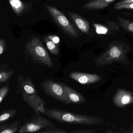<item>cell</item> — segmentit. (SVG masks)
Here are the masks:
<instances>
[{
  "mask_svg": "<svg viewBox=\"0 0 133 133\" xmlns=\"http://www.w3.org/2000/svg\"><path fill=\"white\" fill-rule=\"evenodd\" d=\"M44 41L48 48L51 53L54 55H58L59 54V49L57 45L50 40L48 36L45 37Z\"/></svg>",
  "mask_w": 133,
  "mask_h": 133,
  "instance_id": "e0dca14e",
  "label": "cell"
},
{
  "mask_svg": "<svg viewBox=\"0 0 133 133\" xmlns=\"http://www.w3.org/2000/svg\"><path fill=\"white\" fill-rule=\"evenodd\" d=\"M96 130H77L76 131L68 132V133H93L96 132Z\"/></svg>",
  "mask_w": 133,
  "mask_h": 133,
  "instance_id": "484cf974",
  "label": "cell"
},
{
  "mask_svg": "<svg viewBox=\"0 0 133 133\" xmlns=\"http://www.w3.org/2000/svg\"><path fill=\"white\" fill-rule=\"evenodd\" d=\"M68 14L81 31L86 34L89 33L90 25L87 20L74 12H68Z\"/></svg>",
  "mask_w": 133,
  "mask_h": 133,
  "instance_id": "7c38bea8",
  "label": "cell"
},
{
  "mask_svg": "<svg viewBox=\"0 0 133 133\" xmlns=\"http://www.w3.org/2000/svg\"><path fill=\"white\" fill-rule=\"evenodd\" d=\"M128 52V49L122 44L112 43L104 53L95 59L94 62L99 67H104L114 62H119L127 65L129 62L127 57Z\"/></svg>",
  "mask_w": 133,
  "mask_h": 133,
  "instance_id": "7a4b0ae2",
  "label": "cell"
},
{
  "mask_svg": "<svg viewBox=\"0 0 133 133\" xmlns=\"http://www.w3.org/2000/svg\"><path fill=\"white\" fill-rule=\"evenodd\" d=\"M70 104H81L86 102L85 98L77 91L62 83Z\"/></svg>",
  "mask_w": 133,
  "mask_h": 133,
  "instance_id": "8fae6325",
  "label": "cell"
},
{
  "mask_svg": "<svg viewBox=\"0 0 133 133\" xmlns=\"http://www.w3.org/2000/svg\"><path fill=\"white\" fill-rule=\"evenodd\" d=\"M130 3H133V0H122L120 1H119V2L116 3V4H115V6Z\"/></svg>",
  "mask_w": 133,
  "mask_h": 133,
  "instance_id": "4316f807",
  "label": "cell"
},
{
  "mask_svg": "<svg viewBox=\"0 0 133 133\" xmlns=\"http://www.w3.org/2000/svg\"><path fill=\"white\" fill-rule=\"evenodd\" d=\"M26 49L34 62L49 67L53 66L52 59L39 38L31 39L26 44Z\"/></svg>",
  "mask_w": 133,
  "mask_h": 133,
  "instance_id": "3957f363",
  "label": "cell"
},
{
  "mask_svg": "<svg viewBox=\"0 0 133 133\" xmlns=\"http://www.w3.org/2000/svg\"><path fill=\"white\" fill-rule=\"evenodd\" d=\"M1 27V22H0V27Z\"/></svg>",
  "mask_w": 133,
  "mask_h": 133,
  "instance_id": "83f0119b",
  "label": "cell"
},
{
  "mask_svg": "<svg viewBox=\"0 0 133 133\" xmlns=\"http://www.w3.org/2000/svg\"><path fill=\"white\" fill-rule=\"evenodd\" d=\"M5 48V41L2 38H0V55L4 53Z\"/></svg>",
  "mask_w": 133,
  "mask_h": 133,
  "instance_id": "cb8c5ba5",
  "label": "cell"
},
{
  "mask_svg": "<svg viewBox=\"0 0 133 133\" xmlns=\"http://www.w3.org/2000/svg\"><path fill=\"white\" fill-rule=\"evenodd\" d=\"M115 8L117 10H122V9H131L133 10V3H127L119 5H115Z\"/></svg>",
  "mask_w": 133,
  "mask_h": 133,
  "instance_id": "603a6c76",
  "label": "cell"
},
{
  "mask_svg": "<svg viewBox=\"0 0 133 133\" xmlns=\"http://www.w3.org/2000/svg\"><path fill=\"white\" fill-rule=\"evenodd\" d=\"M114 104L119 108L133 104V95L130 91L118 88L113 98Z\"/></svg>",
  "mask_w": 133,
  "mask_h": 133,
  "instance_id": "ba28073f",
  "label": "cell"
},
{
  "mask_svg": "<svg viewBox=\"0 0 133 133\" xmlns=\"http://www.w3.org/2000/svg\"><path fill=\"white\" fill-rule=\"evenodd\" d=\"M17 111L15 109H9L3 112L0 115V124L8 121V119L14 117Z\"/></svg>",
  "mask_w": 133,
  "mask_h": 133,
  "instance_id": "d6986e66",
  "label": "cell"
},
{
  "mask_svg": "<svg viewBox=\"0 0 133 133\" xmlns=\"http://www.w3.org/2000/svg\"><path fill=\"white\" fill-rule=\"evenodd\" d=\"M37 133H65L66 131L64 130L58 129L55 126L54 124L49 126L44 129L43 131H38Z\"/></svg>",
  "mask_w": 133,
  "mask_h": 133,
  "instance_id": "44dd1931",
  "label": "cell"
},
{
  "mask_svg": "<svg viewBox=\"0 0 133 133\" xmlns=\"http://www.w3.org/2000/svg\"><path fill=\"white\" fill-rule=\"evenodd\" d=\"M9 90V85L4 86L0 89V104L4 100Z\"/></svg>",
  "mask_w": 133,
  "mask_h": 133,
  "instance_id": "7402d4cb",
  "label": "cell"
},
{
  "mask_svg": "<svg viewBox=\"0 0 133 133\" xmlns=\"http://www.w3.org/2000/svg\"><path fill=\"white\" fill-rule=\"evenodd\" d=\"M48 37L56 44H58L60 43V38L56 35H49Z\"/></svg>",
  "mask_w": 133,
  "mask_h": 133,
  "instance_id": "d4e9b609",
  "label": "cell"
},
{
  "mask_svg": "<svg viewBox=\"0 0 133 133\" xmlns=\"http://www.w3.org/2000/svg\"><path fill=\"white\" fill-rule=\"evenodd\" d=\"M116 0H92L83 6L85 9L90 10H99L108 7Z\"/></svg>",
  "mask_w": 133,
  "mask_h": 133,
  "instance_id": "4fadbf2b",
  "label": "cell"
},
{
  "mask_svg": "<svg viewBox=\"0 0 133 133\" xmlns=\"http://www.w3.org/2000/svg\"><path fill=\"white\" fill-rule=\"evenodd\" d=\"M94 26L95 28L96 33L98 34L105 35L108 33L109 32H111L112 31L115 33L119 30V28L118 26L109 28L107 27L106 26L97 23H94Z\"/></svg>",
  "mask_w": 133,
  "mask_h": 133,
  "instance_id": "5bb4252c",
  "label": "cell"
},
{
  "mask_svg": "<svg viewBox=\"0 0 133 133\" xmlns=\"http://www.w3.org/2000/svg\"><path fill=\"white\" fill-rule=\"evenodd\" d=\"M53 124L41 115L40 112H35L32 117L20 127L18 132L22 133L37 132Z\"/></svg>",
  "mask_w": 133,
  "mask_h": 133,
  "instance_id": "8992f818",
  "label": "cell"
},
{
  "mask_svg": "<svg viewBox=\"0 0 133 133\" xmlns=\"http://www.w3.org/2000/svg\"><path fill=\"white\" fill-rule=\"evenodd\" d=\"M18 81V90L22 96L37 93L36 86L30 77L20 76Z\"/></svg>",
  "mask_w": 133,
  "mask_h": 133,
  "instance_id": "30bf717a",
  "label": "cell"
},
{
  "mask_svg": "<svg viewBox=\"0 0 133 133\" xmlns=\"http://www.w3.org/2000/svg\"><path fill=\"white\" fill-rule=\"evenodd\" d=\"M19 121L16 120L10 124L0 126V133H15L18 130Z\"/></svg>",
  "mask_w": 133,
  "mask_h": 133,
  "instance_id": "9a60e30c",
  "label": "cell"
},
{
  "mask_svg": "<svg viewBox=\"0 0 133 133\" xmlns=\"http://www.w3.org/2000/svg\"><path fill=\"white\" fill-rule=\"evenodd\" d=\"M118 20L124 29L133 33V22L120 17H118Z\"/></svg>",
  "mask_w": 133,
  "mask_h": 133,
  "instance_id": "ac0fdd59",
  "label": "cell"
},
{
  "mask_svg": "<svg viewBox=\"0 0 133 133\" xmlns=\"http://www.w3.org/2000/svg\"><path fill=\"white\" fill-rule=\"evenodd\" d=\"M46 8L55 23L68 35L76 37L78 34L72 25L65 16L54 6L46 5Z\"/></svg>",
  "mask_w": 133,
  "mask_h": 133,
  "instance_id": "5b68a950",
  "label": "cell"
},
{
  "mask_svg": "<svg viewBox=\"0 0 133 133\" xmlns=\"http://www.w3.org/2000/svg\"><path fill=\"white\" fill-rule=\"evenodd\" d=\"M40 86L47 95L65 104H70L62 83H57L51 80H46L41 82Z\"/></svg>",
  "mask_w": 133,
  "mask_h": 133,
  "instance_id": "277c9868",
  "label": "cell"
},
{
  "mask_svg": "<svg viewBox=\"0 0 133 133\" xmlns=\"http://www.w3.org/2000/svg\"><path fill=\"white\" fill-rule=\"evenodd\" d=\"M10 5L16 15H21L25 8V5L21 0H8Z\"/></svg>",
  "mask_w": 133,
  "mask_h": 133,
  "instance_id": "2e32d148",
  "label": "cell"
},
{
  "mask_svg": "<svg viewBox=\"0 0 133 133\" xmlns=\"http://www.w3.org/2000/svg\"><path fill=\"white\" fill-rule=\"evenodd\" d=\"M43 115L58 122L73 125L94 126L100 125L104 122L102 117L72 113L56 108H45Z\"/></svg>",
  "mask_w": 133,
  "mask_h": 133,
  "instance_id": "6da1fadb",
  "label": "cell"
},
{
  "mask_svg": "<svg viewBox=\"0 0 133 133\" xmlns=\"http://www.w3.org/2000/svg\"><path fill=\"white\" fill-rule=\"evenodd\" d=\"M14 73V70H0V83L8 81L12 76Z\"/></svg>",
  "mask_w": 133,
  "mask_h": 133,
  "instance_id": "ffe728a7",
  "label": "cell"
},
{
  "mask_svg": "<svg viewBox=\"0 0 133 133\" xmlns=\"http://www.w3.org/2000/svg\"><path fill=\"white\" fill-rule=\"evenodd\" d=\"M70 78L81 84L88 85L101 81L102 77L97 74H91L80 72H71L69 74Z\"/></svg>",
  "mask_w": 133,
  "mask_h": 133,
  "instance_id": "52a82bcc",
  "label": "cell"
},
{
  "mask_svg": "<svg viewBox=\"0 0 133 133\" xmlns=\"http://www.w3.org/2000/svg\"><path fill=\"white\" fill-rule=\"evenodd\" d=\"M24 101L30 106L35 112L43 114L45 111L46 102L39 96L38 93L23 96Z\"/></svg>",
  "mask_w": 133,
  "mask_h": 133,
  "instance_id": "9c48e42d",
  "label": "cell"
}]
</instances>
